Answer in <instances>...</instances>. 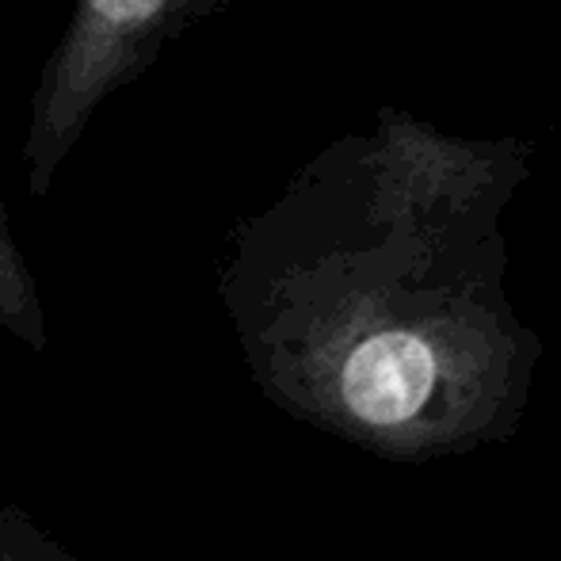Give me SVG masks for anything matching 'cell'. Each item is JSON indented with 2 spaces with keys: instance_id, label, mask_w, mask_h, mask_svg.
<instances>
[{
  "instance_id": "3957f363",
  "label": "cell",
  "mask_w": 561,
  "mask_h": 561,
  "mask_svg": "<svg viewBox=\"0 0 561 561\" xmlns=\"http://www.w3.org/2000/svg\"><path fill=\"white\" fill-rule=\"evenodd\" d=\"M0 329L31 352H46L50 344L43 295H38L35 272L12 233L4 199H0Z\"/></svg>"
},
{
  "instance_id": "6da1fadb",
  "label": "cell",
  "mask_w": 561,
  "mask_h": 561,
  "mask_svg": "<svg viewBox=\"0 0 561 561\" xmlns=\"http://www.w3.org/2000/svg\"><path fill=\"white\" fill-rule=\"evenodd\" d=\"M524 141L386 107L229 233L218 298L252 382L295 421L421 466L516 436L542 359L508 298L501 218Z\"/></svg>"
},
{
  "instance_id": "7a4b0ae2",
  "label": "cell",
  "mask_w": 561,
  "mask_h": 561,
  "mask_svg": "<svg viewBox=\"0 0 561 561\" xmlns=\"http://www.w3.org/2000/svg\"><path fill=\"white\" fill-rule=\"evenodd\" d=\"M226 4L233 0H73L31 96L23 134L27 192L35 199L50 195L61 164L100 107Z\"/></svg>"
},
{
  "instance_id": "277c9868",
  "label": "cell",
  "mask_w": 561,
  "mask_h": 561,
  "mask_svg": "<svg viewBox=\"0 0 561 561\" xmlns=\"http://www.w3.org/2000/svg\"><path fill=\"white\" fill-rule=\"evenodd\" d=\"M0 561H81L27 508L0 504Z\"/></svg>"
},
{
  "instance_id": "5b68a950",
  "label": "cell",
  "mask_w": 561,
  "mask_h": 561,
  "mask_svg": "<svg viewBox=\"0 0 561 561\" xmlns=\"http://www.w3.org/2000/svg\"><path fill=\"white\" fill-rule=\"evenodd\" d=\"M0 4H4V0H0Z\"/></svg>"
}]
</instances>
